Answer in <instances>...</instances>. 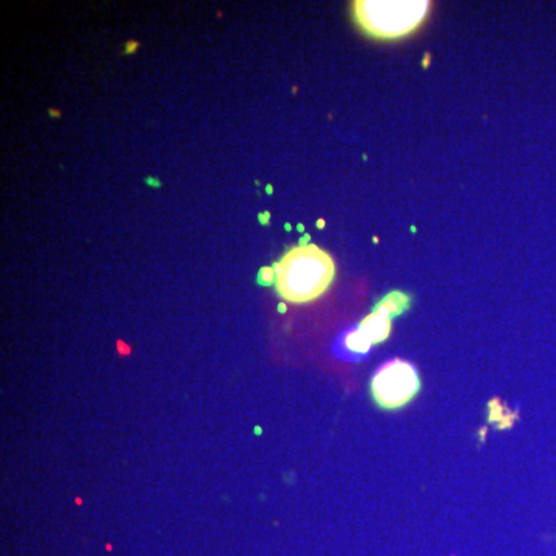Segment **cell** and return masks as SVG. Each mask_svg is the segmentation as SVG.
Listing matches in <instances>:
<instances>
[{"label":"cell","instance_id":"1","mask_svg":"<svg viewBox=\"0 0 556 556\" xmlns=\"http://www.w3.org/2000/svg\"><path fill=\"white\" fill-rule=\"evenodd\" d=\"M276 271V291L289 303H309L322 297L336 277V263L316 245L296 246L287 251Z\"/></svg>","mask_w":556,"mask_h":556},{"label":"cell","instance_id":"2","mask_svg":"<svg viewBox=\"0 0 556 556\" xmlns=\"http://www.w3.org/2000/svg\"><path fill=\"white\" fill-rule=\"evenodd\" d=\"M430 11V2H354L356 22L376 39H399L421 27Z\"/></svg>","mask_w":556,"mask_h":556},{"label":"cell","instance_id":"3","mask_svg":"<svg viewBox=\"0 0 556 556\" xmlns=\"http://www.w3.org/2000/svg\"><path fill=\"white\" fill-rule=\"evenodd\" d=\"M421 391L417 368L402 358L383 363L371 381V396L378 408L394 411L408 405Z\"/></svg>","mask_w":556,"mask_h":556},{"label":"cell","instance_id":"4","mask_svg":"<svg viewBox=\"0 0 556 556\" xmlns=\"http://www.w3.org/2000/svg\"><path fill=\"white\" fill-rule=\"evenodd\" d=\"M357 332L368 342L371 346L382 343L390 337L391 334V318L385 316L383 312L372 311L370 316H366L361 325H358Z\"/></svg>","mask_w":556,"mask_h":556},{"label":"cell","instance_id":"5","mask_svg":"<svg viewBox=\"0 0 556 556\" xmlns=\"http://www.w3.org/2000/svg\"><path fill=\"white\" fill-rule=\"evenodd\" d=\"M410 305H411V297L408 294H405L402 291H392L377 303L376 311L383 312L385 316L392 318L403 314L408 309Z\"/></svg>","mask_w":556,"mask_h":556},{"label":"cell","instance_id":"6","mask_svg":"<svg viewBox=\"0 0 556 556\" xmlns=\"http://www.w3.org/2000/svg\"><path fill=\"white\" fill-rule=\"evenodd\" d=\"M260 283L263 285H271L276 281V271H274V267H263V269L260 271V276H258Z\"/></svg>","mask_w":556,"mask_h":556},{"label":"cell","instance_id":"7","mask_svg":"<svg viewBox=\"0 0 556 556\" xmlns=\"http://www.w3.org/2000/svg\"><path fill=\"white\" fill-rule=\"evenodd\" d=\"M427 64H430V55H427V57H425V61H423L425 67H427Z\"/></svg>","mask_w":556,"mask_h":556},{"label":"cell","instance_id":"8","mask_svg":"<svg viewBox=\"0 0 556 556\" xmlns=\"http://www.w3.org/2000/svg\"><path fill=\"white\" fill-rule=\"evenodd\" d=\"M317 226H318V227H323V226H325V221H323V220H320V221L317 222Z\"/></svg>","mask_w":556,"mask_h":556}]
</instances>
